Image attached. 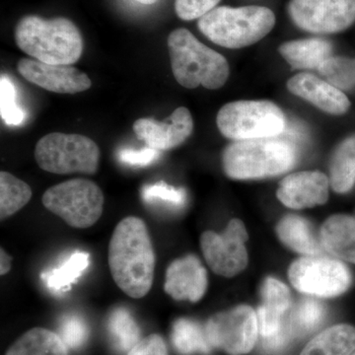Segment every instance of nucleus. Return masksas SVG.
Segmentation results:
<instances>
[{"label":"nucleus","instance_id":"obj_1","mask_svg":"<svg viewBox=\"0 0 355 355\" xmlns=\"http://www.w3.org/2000/svg\"><path fill=\"white\" fill-rule=\"evenodd\" d=\"M108 263L114 282L128 296L140 299L148 294L156 257L146 222L135 216L119 222L110 241Z\"/></svg>","mask_w":355,"mask_h":355},{"label":"nucleus","instance_id":"obj_2","mask_svg":"<svg viewBox=\"0 0 355 355\" xmlns=\"http://www.w3.org/2000/svg\"><path fill=\"white\" fill-rule=\"evenodd\" d=\"M14 35L21 51L44 64L71 65L83 53V35L67 18L25 16L16 26Z\"/></svg>","mask_w":355,"mask_h":355},{"label":"nucleus","instance_id":"obj_3","mask_svg":"<svg viewBox=\"0 0 355 355\" xmlns=\"http://www.w3.org/2000/svg\"><path fill=\"white\" fill-rule=\"evenodd\" d=\"M173 74L184 88H221L227 81L229 65L220 53L205 46L189 30H174L168 38Z\"/></svg>","mask_w":355,"mask_h":355},{"label":"nucleus","instance_id":"obj_4","mask_svg":"<svg viewBox=\"0 0 355 355\" xmlns=\"http://www.w3.org/2000/svg\"><path fill=\"white\" fill-rule=\"evenodd\" d=\"M295 161V147L280 135L239 140L223 153L224 171L236 180L277 176L291 169Z\"/></svg>","mask_w":355,"mask_h":355},{"label":"nucleus","instance_id":"obj_5","mask_svg":"<svg viewBox=\"0 0 355 355\" xmlns=\"http://www.w3.org/2000/svg\"><path fill=\"white\" fill-rule=\"evenodd\" d=\"M275 16L263 6L216 7L198 20L200 32L212 43L241 49L258 43L272 31Z\"/></svg>","mask_w":355,"mask_h":355},{"label":"nucleus","instance_id":"obj_6","mask_svg":"<svg viewBox=\"0 0 355 355\" xmlns=\"http://www.w3.org/2000/svg\"><path fill=\"white\" fill-rule=\"evenodd\" d=\"M35 159L44 171L58 175H94L100 149L92 139L77 133L53 132L39 140Z\"/></svg>","mask_w":355,"mask_h":355},{"label":"nucleus","instance_id":"obj_7","mask_svg":"<svg viewBox=\"0 0 355 355\" xmlns=\"http://www.w3.org/2000/svg\"><path fill=\"white\" fill-rule=\"evenodd\" d=\"M217 127L229 139L249 140L279 137L286 128L282 110L270 101H236L224 105Z\"/></svg>","mask_w":355,"mask_h":355},{"label":"nucleus","instance_id":"obj_8","mask_svg":"<svg viewBox=\"0 0 355 355\" xmlns=\"http://www.w3.org/2000/svg\"><path fill=\"white\" fill-rule=\"evenodd\" d=\"M44 207L73 228L86 229L99 220L104 210V193L94 182L73 179L48 189Z\"/></svg>","mask_w":355,"mask_h":355},{"label":"nucleus","instance_id":"obj_9","mask_svg":"<svg viewBox=\"0 0 355 355\" xmlns=\"http://www.w3.org/2000/svg\"><path fill=\"white\" fill-rule=\"evenodd\" d=\"M258 331V317L249 306H238L217 313L205 326L210 345L230 355L251 352L256 345Z\"/></svg>","mask_w":355,"mask_h":355},{"label":"nucleus","instance_id":"obj_10","mask_svg":"<svg viewBox=\"0 0 355 355\" xmlns=\"http://www.w3.org/2000/svg\"><path fill=\"white\" fill-rule=\"evenodd\" d=\"M289 279L299 291L320 297H334L349 289L352 275L340 261L324 257H306L292 263Z\"/></svg>","mask_w":355,"mask_h":355},{"label":"nucleus","instance_id":"obj_11","mask_svg":"<svg viewBox=\"0 0 355 355\" xmlns=\"http://www.w3.org/2000/svg\"><path fill=\"white\" fill-rule=\"evenodd\" d=\"M248 234L239 219L229 222L222 234L207 231L200 237V248L207 265L216 275L232 277L241 272L248 263L244 243Z\"/></svg>","mask_w":355,"mask_h":355},{"label":"nucleus","instance_id":"obj_12","mask_svg":"<svg viewBox=\"0 0 355 355\" xmlns=\"http://www.w3.org/2000/svg\"><path fill=\"white\" fill-rule=\"evenodd\" d=\"M288 10L299 28L316 34L345 31L355 21V0H291Z\"/></svg>","mask_w":355,"mask_h":355},{"label":"nucleus","instance_id":"obj_13","mask_svg":"<svg viewBox=\"0 0 355 355\" xmlns=\"http://www.w3.org/2000/svg\"><path fill=\"white\" fill-rule=\"evenodd\" d=\"M17 69L26 80L58 94H76L88 90L92 85L87 74L71 65L44 64L22 58Z\"/></svg>","mask_w":355,"mask_h":355},{"label":"nucleus","instance_id":"obj_14","mask_svg":"<svg viewBox=\"0 0 355 355\" xmlns=\"http://www.w3.org/2000/svg\"><path fill=\"white\" fill-rule=\"evenodd\" d=\"M133 132L146 146L156 150H170L184 144L193 130V116L188 109L180 107L164 121L139 119L133 123Z\"/></svg>","mask_w":355,"mask_h":355},{"label":"nucleus","instance_id":"obj_15","mask_svg":"<svg viewBox=\"0 0 355 355\" xmlns=\"http://www.w3.org/2000/svg\"><path fill=\"white\" fill-rule=\"evenodd\" d=\"M207 273L197 257L193 254L177 259L166 272L164 291L175 300L200 301L207 291Z\"/></svg>","mask_w":355,"mask_h":355},{"label":"nucleus","instance_id":"obj_16","mask_svg":"<svg viewBox=\"0 0 355 355\" xmlns=\"http://www.w3.org/2000/svg\"><path fill=\"white\" fill-rule=\"evenodd\" d=\"M328 177L318 171L300 172L282 180L277 198L287 207L308 209L324 205L329 198Z\"/></svg>","mask_w":355,"mask_h":355},{"label":"nucleus","instance_id":"obj_17","mask_svg":"<svg viewBox=\"0 0 355 355\" xmlns=\"http://www.w3.org/2000/svg\"><path fill=\"white\" fill-rule=\"evenodd\" d=\"M287 88L326 113L340 116L349 111L350 102L347 95L333 84L313 74H296L289 79Z\"/></svg>","mask_w":355,"mask_h":355},{"label":"nucleus","instance_id":"obj_18","mask_svg":"<svg viewBox=\"0 0 355 355\" xmlns=\"http://www.w3.org/2000/svg\"><path fill=\"white\" fill-rule=\"evenodd\" d=\"M261 297L263 305L257 316L259 331L261 338H270L286 328V316L291 305V292L279 280L268 277L261 287Z\"/></svg>","mask_w":355,"mask_h":355},{"label":"nucleus","instance_id":"obj_19","mask_svg":"<svg viewBox=\"0 0 355 355\" xmlns=\"http://www.w3.org/2000/svg\"><path fill=\"white\" fill-rule=\"evenodd\" d=\"M321 242L333 256L355 263V218L343 214L330 217L321 229Z\"/></svg>","mask_w":355,"mask_h":355},{"label":"nucleus","instance_id":"obj_20","mask_svg":"<svg viewBox=\"0 0 355 355\" xmlns=\"http://www.w3.org/2000/svg\"><path fill=\"white\" fill-rule=\"evenodd\" d=\"M280 55L295 69H319L331 57V44L323 39L298 40L279 46Z\"/></svg>","mask_w":355,"mask_h":355},{"label":"nucleus","instance_id":"obj_21","mask_svg":"<svg viewBox=\"0 0 355 355\" xmlns=\"http://www.w3.org/2000/svg\"><path fill=\"white\" fill-rule=\"evenodd\" d=\"M6 355H69V349L58 334L34 328L23 334Z\"/></svg>","mask_w":355,"mask_h":355},{"label":"nucleus","instance_id":"obj_22","mask_svg":"<svg viewBox=\"0 0 355 355\" xmlns=\"http://www.w3.org/2000/svg\"><path fill=\"white\" fill-rule=\"evenodd\" d=\"M355 350V328L336 324L315 336L300 355H349Z\"/></svg>","mask_w":355,"mask_h":355},{"label":"nucleus","instance_id":"obj_23","mask_svg":"<svg viewBox=\"0 0 355 355\" xmlns=\"http://www.w3.org/2000/svg\"><path fill=\"white\" fill-rule=\"evenodd\" d=\"M280 240L294 251L301 254L316 256L321 252L310 224L302 217L288 216L284 217L277 225Z\"/></svg>","mask_w":355,"mask_h":355},{"label":"nucleus","instance_id":"obj_24","mask_svg":"<svg viewBox=\"0 0 355 355\" xmlns=\"http://www.w3.org/2000/svg\"><path fill=\"white\" fill-rule=\"evenodd\" d=\"M331 184L336 193H345L355 184V135L343 140L331 161Z\"/></svg>","mask_w":355,"mask_h":355},{"label":"nucleus","instance_id":"obj_25","mask_svg":"<svg viewBox=\"0 0 355 355\" xmlns=\"http://www.w3.org/2000/svg\"><path fill=\"white\" fill-rule=\"evenodd\" d=\"M171 338L175 349L182 355L209 354L211 350L205 330L191 320H177L173 324Z\"/></svg>","mask_w":355,"mask_h":355},{"label":"nucleus","instance_id":"obj_26","mask_svg":"<svg viewBox=\"0 0 355 355\" xmlns=\"http://www.w3.org/2000/svg\"><path fill=\"white\" fill-rule=\"evenodd\" d=\"M32 189L8 172L0 173V218L12 216L30 202Z\"/></svg>","mask_w":355,"mask_h":355},{"label":"nucleus","instance_id":"obj_27","mask_svg":"<svg viewBox=\"0 0 355 355\" xmlns=\"http://www.w3.org/2000/svg\"><path fill=\"white\" fill-rule=\"evenodd\" d=\"M89 265L90 254L76 251L62 266L42 273V279L51 291H67L87 270Z\"/></svg>","mask_w":355,"mask_h":355},{"label":"nucleus","instance_id":"obj_28","mask_svg":"<svg viewBox=\"0 0 355 355\" xmlns=\"http://www.w3.org/2000/svg\"><path fill=\"white\" fill-rule=\"evenodd\" d=\"M107 328L114 345L121 352H130L140 340L139 324L125 308L119 307L112 311Z\"/></svg>","mask_w":355,"mask_h":355},{"label":"nucleus","instance_id":"obj_29","mask_svg":"<svg viewBox=\"0 0 355 355\" xmlns=\"http://www.w3.org/2000/svg\"><path fill=\"white\" fill-rule=\"evenodd\" d=\"M326 310L319 301L303 299L289 314L287 319L291 336H304L309 335L323 322Z\"/></svg>","mask_w":355,"mask_h":355},{"label":"nucleus","instance_id":"obj_30","mask_svg":"<svg viewBox=\"0 0 355 355\" xmlns=\"http://www.w3.org/2000/svg\"><path fill=\"white\" fill-rule=\"evenodd\" d=\"M319 71L328 83L340 90L355 86V58L331 57L320 67Z\"/></svg>","mask_w":355,"mask_h":355},{"label":"nucleus","instance_id":"obj_31","mask_svg":"<svg viewBox=\"0 0 355 355\" xmlns=\"http://www.w3.org/2000/svg\"><path fill=\"white\" fill-rule=\"evenodd\" d=\"M0 114L7 125L17 127L24 121L26 113L17 103L15 85L6 74L0 79Z\"/></svg>","mask_w":355,"mask_h":355},{"label":"nucleus","instance_id":"obj_32","mask_svg":"<svg viewBox=\"0 0 355 355\" xmlns=\"http://www.w3.org/2000/svg\"><path fill=\"white\" fill-rule=\"evenodd\" d=\"M141 197L148 205L163 203L166 207H181L187 200V193L184 189L175 188L164 183L146 184L141 190Z\"/></svg>","mask_w":355,"mask_h":355},{"label":"nucleus","instance_id":"obj_33","mask_svg":"<svg viewBox=\"0 0 355 355\" xmlns=\"http://www.w3.org/2000/svg\"><path fill=\"white\" fill-rule=\"evenodd\" d=\"M58 336L67 349H78L88 340V324L83 317L76 314L65 315L58 324Z\"/></svg>","mask_w":355,"mask_h":355},{"label":"nucleus","instance_id":"obj_34","mask_svg":"<svg viewBox=\"0 0 355 355\" xmlns=\"http://www.w3.org/2000/svg\"><path fill=\"white\" fill-rule=\"evenodd\" d=\"M220 1L221 0H176L175 10L181 19H200L203 15L216 8Z\"/></svg>","mask_w":355,"mask_h":355},{"label":"nucleus","instance_id":"obj_35","mask_svg":"<svg viewBox=\"0 0 355 355\" xmlns=\"http://www.w3.org/2000/svg\"><path fill=\"white\" fill-rule=\"evenodd\" d=\"M160 157V153L156 149L146 146L135 150L133 148H121L116 153V158L123 164L132 167H146L155 162Z\"/></svg>","mask_w":355,"mask_h":355},{"label":"nucleus","instance_id":"obj_36","mask_svg":"<svg viewBox=\"0 0 355 355\" xmlns=\"http://www.w3.org/2000/svg\"><path fill=\"white\" fill-rule=\"evenodd\" d=\"M128 355H168V349L162 336L151 334L140 340Z\"/></svg>","mask_w":355,"mask_h":355},{"label":"nucleus","instance_id":"obj_37","mask_svg":"<svg viewBox=\"0 0 355 355\" xmlns=\"http://www.w3.org/2000/svg\"><path fill=\"white\" fill-rule=\"evenodd\" d=\"M12 258L6 253L3 248H0V275H6L10 272Z\"/></svg>","mask_w":355,"mask_h":355},{"label":"nucleus","instance_id":"obj_38","mask_svg":"<svg viewBox=\"0 0 355 355\" xmlns=\"http://www.w3.org/2000/svg\"><path fill=\"white\" fill-rule=\"evenodd\" d=\"M137 1L141 4H146V6H150V4L155 3L157 0H137Z\"/></svg>","mask_w":355,"mask_h":355},{"label":"nucleus","instance_id":"obj_39","mask_svg":"<svg viewBox=\"0 0 355 355\" xmlns=\"http://www.w3.org/2000/svg\"><path fill=\"white\" fill-rule=\"evenodd\" d=\"M349 355H355V350L354 352H352V354H350Z\"/></svg>","mask_w":355,"mask_h":355}]
</instances>
